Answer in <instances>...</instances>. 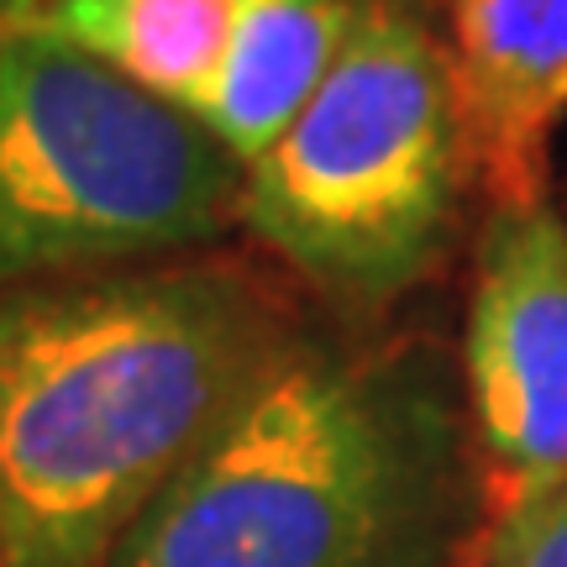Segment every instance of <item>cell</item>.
Returning <instances> with one entry per match:
<instances>
[{
	"label": "cell",
	"instance_id": "cell-1",
	"mask_svg": "<svg viewBox=\"0 0 567 567\" xmlns=\"http://www.w3.org/2000/svg\"><path fill=\"white\" fill-rule=\"evenodd\" d=\"M289 337L210 258L0 289V567H111Z\"/></svg>",
	"mask_w": 567,
	"mask_h": 567
},
{
	"label": "cell",
	"instance_id": "cell-2",
	"mask_svg": "<svg viewBox=\"0 0 567 567\" xmlns=\"http://www.w3.org/2000/svg\"><path fill=\"white\" fill-rule=\"evenodd\" d=\"M425 484L400 384L289 337L111 567H394Z\"/></svg>",
	"mask_w": 567,
	"mask_h": 567
},
{
	"label": "cell",
	"instance_id": "cell-3",
	"mask_svg": "<svg viewBox=\"0 0 567 567\" xmlns=\"http://www.w3.org/2000/svg\"><path fill=\"white\" fill-rule=\"evenodd\" d=\"M467 174L452 53L400 0H358L316 101L247 168L237 226L305 284L373 305L431 274Z\"/></svg>",
	"mask_w": 567,
	"mask_h": 567
},
{
	"label": "cell",
	"instance_id": "cell-4",
	"mask_svg": "<svg viewBox=\"0 0 567 567\" xmlns=\"http://www.w3.org/2000/svg\"><path fill=\"white\" fill-rule=\"evenodd\" d=\"M210 126L32 21H0V289L158 264L243 221Z\"/></svg>",
	"mask_w": 567,
	"mask_h": 567
},
{
	"label": "cell",
	"instance_id": "cell-5",
	"mask_svg": "<svg viewBox=\"0 0 567 567\" xmlns=\"http://www.w3.org/2000/svg\"><path fill=\"white\" fill-rule=\"evenodd\" d=\"M467 405L494 515L567 484V221L499 205L484 226L467 300Z\"/></svg>",
	"mask_w": 567,
	"mask_h": 567
},
{
	"label": "cell",
	"instance_id": "cell-6",
	"mask_svg": "<svg viewBox=\"0 0 567 567\" xmlns=\"http://www.w3.org/2000/svg\"><path fill=\"white\" fill-rule=\"evenodd\" d=\"M452 69L494 210L542 205L567 116V0H452Z\"/></svg>",
	"mask_w": 567,
	"mask_h": 567
},
{
	"label": "cell",
	"instance_id": "cell-7",
	"mask_svg": "<svg viewBox=\"0 0 567 567\" xmlns=\"http://www.w3.org/2000/svg\"><path fill=\"white\" fill-rule=\"evenodd\" d=\"M358 0H237L200 122L252 168L337 69Z\"/></svg>",
	"mask_w": 567,
	"mask_h": 567
},
{
	"label": "cell",
	"instance_id": "cell-8",
	"mask_svg": "<svg viewBox=\"0 0 567 567\" xmlns=\"http://www.w3.org/2000/svg\"><path fill=\"white\" fill-rule=\"evenodd\" d=\"M21 21L74 42L147 95L200 116L221 74L237 0H42Z\"/></svg>",
	"mask_w": 567,
	"mask_h": 567
},
{
	"label": "cell",
	"instance_id": "cell-9",
	"mask_svg": "<svg viewBox=\"0 0 567 567\" xmlns=\"http://www.w3.org/2000/svg\"><path fill=\"white\" fill-rule=\"evenodd\" d=\"M484 567H567V484L494 515Z\"/></svg>",
	"mask_w": 567,
	"mask_h": 567
},
{
	"label": "cell",
	"instance_id": "cell-10",
	"mask_svg": "<svg viewBox=\"0 0 567 567\" xmlns=\"http://www.w3.org/2000/svg\"><path fill=\"white\" fill-rule=\"evenodd\" d=\"M42 0H0V21H21V17H32Z\"/></svg>",
	"mask_w": 567,
	"mask_h": 567
}]
</instances>
